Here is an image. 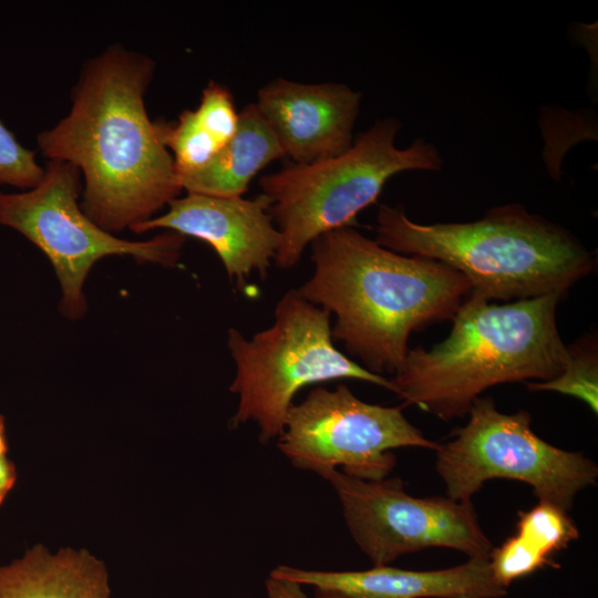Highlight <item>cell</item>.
<instances>
[{"instance_id":"6da1fadb","label":"cell","mask_w":598,"mask_h":598,"mask_svg":"<svg viewBox=\"0 0 598 598\" xmlns=\"http://www.w3.org/2000/svg\"><path fill=\"white\" fill-rule=\"evenodd\" d=\"M154 69L145 54L109 47L83 65L69 114L37 137L44 157L80 171V206L109 233L153 218L182 190L145 107Z\"/></svg>"},{"instance_id":"7a4b0ae2","label":"cell","mask_w":598,"mask_h":598,"mask_svg":"<svg viewBox=\"0 0 598 598\" xmlns=\"http://www.w3.org/2000/svg\"><path fill=\"white\" fill-rule=\"evenodd\" d=\"M311 248L313 274L298 292L336 316L333 340L375 374L393 375L411 333L452 320L472 292L447 265L392 251L352 226L320 235Z\"/></svg>"},{"instance_id":"3957f363","label":"cell","mask_w":598,"mask_h":598,"mask_svg":"<svg viewBox=\"0 0 598 598\" xmlns=\"http://www.w3.org/2000/svg\"><path fill=\"white\" fill-rule=\"evenodd\" d=\"M563 297L547 295L493 303L471 292L450 334L431 349H410L390 380L392 392L444 421L468 414L487 389L508 382H545L570 360L557 327Z\"/></svg>"},{"instance_id":"277c9868","label":"cell","mask_w":598,"mask_h":598,"mask_svg":"<svg viewBox=\"0 0 598 598\" xmlns=\"http://www.w3.org/2000/svg\"><path fill=\"white\" fill-rule=\"evenodd\" d=\"M375 241L447 265L489 301L565 297L596 264L570 230L519 204L493 207L475 221L431 225L411 220L401 205L382 204Z\"/></svg>"},{"instance_id":"5b68a950","label":"cell","mask_w":598,"mask_h":598,"mask_svg":"<svg viewBox=\"0 0 598 598\" xmlns=\"http://www.w3.org/2000/svg\"><path fill=\"white\" fill-rule=\"evenodd\" d=\"M398 118L378 120L343 154L312 164H291L260 177L261 193L281 241L275 261L288 269L303 250L328 231L352 226L357 215L374 204L384 184L405 171L442 168L439 150L424 138L398 148Z\"/></svg>"},{"instance_id":"8992f818","label":"cell","mask_w":598,"mask_h":598,"mask_svg":"<svg viewBox=\"0 0 598 598\" xmlns=\"http://www.w3.org/2000/svg\"><path fill=\"white\" fill-rule=\"evenodd\" d=\"M330 313L287 291L275 309L272 326L246 339L228 331L236 374L229 386L238 395L231 424L254 422L261 442L278 439L296 393L302 388L340 379L369 382L392 391L389 379L350 360L333 344Z\"/></svg>"},{"instance_id":"52a82bcc","label":"cell","mask_w":598,"mask_h":598,"mask_svg":"<svg viewBox=\"0 0 598 598\" xmlns=\"http://www.w3.org/2000/svg\"><path fill=\"white\" fill-rule=\"evenodd\" d=\"M468 415L434 451L447 497L471 502L485 482L507 478L526 483L539 502L567 512L580 491L597 484V464L540 439L527 411L503 413L492 398L480 396Z\"/></svg>"},{"instance_id":"ba28073f","label":"cell","mask_w":598,"mask_h":598,"mask_svg":"<svg viewBox=\"0 0 598 598\" xmlns=\"http://www.w3.org/2000/svg\"><path fill=\"white\" fill-rule=\"evenodd\" d=\"M81 190L75 166L48 161L38 185L21 193H0V226L19 231L48 257L62 289L60 311L71 320L86 312L83 285L97 260L131 256L138 262L174 266L186 239L174 231L148 240L121 239L84 214Z\"/></svg>"},{"instance_id":"9c48e42d","label":"cell","mask_w":598,"mask_h":598,"mask_svg":"<svg viewBox=\"0 0 598 598\" xmlns=\"http://www.w3.org/2000/svg\"><path fill=\"white\" fill-rule=\"evenodd\" d=\"M439 443L424 436L401 406L364 402L344 384L336 390L312 389L292 404L278 437V447L290 463L326 478L342 467L344 474L368 481L388 477L395 465L392 450Z\"/></svg>"},{"instance_id":"30bf717a","label":"cell","mask_w":598,"mask_h":598,"mask_svg":"<svg viewBox=\"0 0 598 598\" xmlns=\"http://www.w3.org/2000/svg\"><path fill=\"white\" fill-rule=\"evenodd\" d=\"M326 480L350 534L374 566L431 547L455 549L468 559L489 558L493 546L472 502L414 497L398 477L368 481L334 470Z\"/></svg>"},{"instance_id":"8fae6325","label":"cell","mask_w":598,"mask_h":598,"mask_svg":"<svg viewBox=\"0 0 598 598\" xmlns=\"http://www.w3.org/2000/svg\"><path fill=\"white\" fill-rule=\"evenodd\" d=\"M270 199L259 194L247 199L196 193L168 203L165 214L135 225L136 234L157 228L208 244L226 272L239 287L257 271L265 279L280 246L281 236L270 209Z\"/></svg>"},{"instance_id":"7c38bea8","label":"cell","mask_w":598,"mask_h":598,"mask_svg":"<svg viewBox=\"0 0 598 598\" xmlns=\"http://www.w3.org/2000/svg\"><path fill=\"white\" fill-rule=\"evenodd\" d=\"M362 94L342 83H299L278 78L255 103L293 164L339 156L353 144Z\"/></svg>"},{"instance_id":"4fadbf2b","label":"cell","mask_w":598,"mask_h":598,"mask_svg":"<svg viewBox=\"0 0 598 598\" xmlns=\"http://www.w3.org/2000/svg\"><path fill=\"white\" fill-rule=\"evenodd\" d=\"M269 576L346 598H502L507 594L494 578L488 559H468L437 570L381 565L367 570L328 571L280 565Z\"/></svg>"},{"instance_id":"5bb4252c","label":"cell","mask_w":598,"mask_h":598,"mask_svg":"<svg viewBox=\"0 0 598 598\" xmlns=\"http://www.w3.org/2000/svg\"><path fill=\"white\" fill-rule=\"evenodd\" d=\"M0 598H111L109 573L85 549L37 545L0 565Z\"/></svg>"},{"instance_id":"9a60e30c","label":"cell","mask_w":598,"mask_h":598,"mask_svg":"<svg viewBox=\"0 0 598 598\" xmlns=\"http://www.w3.org/2000/svg\"><path fill=\"white\" fill-rule=\"evenodd\" d=\"M281 157L285 153L276 134L251 103L239 112L233 138L205 166L177 176L187 193L237 197L257 173Z\"/></svg>"},{"instance_id":"2e32d148","label":"cell","mask_w":598,"mask_h":598,"mask_svg":"<svg viewBox=\"0 0 598 598\" xmlns=\"http://www.w3.org/2000/svg\"><path fill=\"white\" fill-rule=\"evenodd\" d=\"M154 123L178 175L205 166L233 138L239 112L230 91L210 81L195 110L183 111L176 122L158 120Z\"/></svg>"},{"instance_id":"e0dca14e","label":"cell","mask_w":598,"mask_h":598,"mask_svg":"<svg viewBox=\"0 0 598 598\" xmlns=\"http://www.w3.org/2000/svg\"><path fill=\"white\" fill-rule=\"evenodd\" d=\"M518 516L517 534L512 539L538 569L550 565L554 553L579 537L574 519L555 505L539 502Z\"/></svg>"},{"instance_id":"ac0fdd59","label":"cell","mask_w":598,"mask_h":598,"mask_svg":"<svg viewBox=\"0 0 598 598\" xmlns=\"http://www.w3.org/2000/svg\"><path fill=\"white\" fill-rule=\"evenodd\" d=\"M570 360L564 371L553 380L526 382L532 391H555L574 396L597 414L598 412V352L594 337H584L568 346Z\"/></svg>"},{"instance_id":"d6986e66","label":"cell","mask_w":598,"mask_h":598,"mask_svg":"<svg viewBox=\"0 0 598 598\" xmlns=\"http://www.w3.org/2000/svg\"><path fill=\"white\" fill-rule=\"evenodd\" d=\"M43 174L44 167L38 164L35 152L21 145L0 121V185L30 189Z\"/></svg>"},{"instance_id":"ffe728a7","label":"cell","mask_w":598,"mask_h":598,"mask_svg":"<svg viewBox=\"0 0 598 598\" xmlns=\"http://www.w3.org/2000/svg\"><path fill=\"white\" fill-rule=\"evenodd\" d=\"M17 481L14 463L8 457V441L4 417L0 414V505Z\"/></svg>"},{"instance_id":"44dd1931","label":"cell","mask_w":598,"mask_h":598,"mask_svg":"<svg viewBox=\"0 0 598 598\" xmlns=\"http://www.w3.org/2000/svg\"><path fill=\"white\" fill-rule=\"evenodd\" d=\"M265 587L267 598H308L302 586L291 580L269 576Z\"/></svg>"},{"instance_id":"7402d4cb","label":"cell","mask_w":598,"mask_h":598,"mask_svg":"<svg viewBox=\"0 0 598 598\" xmlns=\"http://www.w3.org/2000/svg\"><path fill=\"white\" fill-rule=\"evenodd\" d=\"M315 598H346V597L334 594V592L316 590Z\"/></svg>"}]
</instances>
